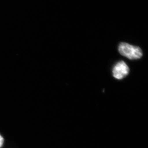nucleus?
Returning a JSON list of instances; mask_svg holds the SVG:
<instances>
[{"label":"nucleus","mask_w":148,"mask_h":148,"mask_svg":"<svg viewBox=\"0 0 148 148\" xmlns=\"http://www.w3.org/2000/svg\"><path fill=\"white\" fill-rule=\"evenodd\" d=\"M118 51L122 56L130 60L138 59L142 57L143 52L140 47L125 42L120 43Z\"/></svg>","instance_id":"f257e3e1"},{"label":"nucleus","mask_w":148,"mask_h":148,"mask_svg":"<svg viewBox=\"0 0 148 148\" xmlns=\"http://www.w3.org/2000/svg\"><path fill=\"white\" fill-rule=\"evenodd\" d=\"M129 71V67L125 62L120 61L114 66L112 69V75L116 79H121L128 75Z\"/></svg>","instance_id":"f03ea898"},{"label":"nucleus","mask_w":148,"mask_h":148,"mask_svg":"<svg viewBox=\"0 0 148 148\" xmlns=\"http://www.w3.org/2000/svg\"><path fill=\"white\" fill-rule=\"evenodd\" d=\"M3 143H4V138H3V137L0 135V148H1L3 146Z\"/></svg>","instance_id":"7ed1b4c3"}]
</instances>
